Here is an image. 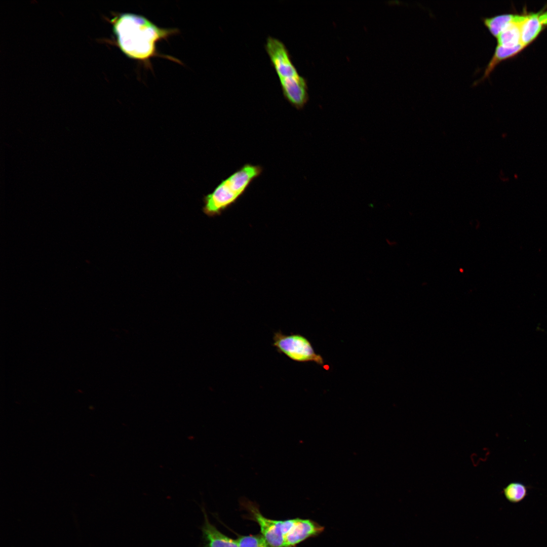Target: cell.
Returning a JSON list of instances; mask_svg holds the SVG:
<instances>
[{"mask_svg":"<svg viewBox=\"0 0 547 547\" xmlns=\"http://www.w3.org/2000/svg\"><path fill=\"white\" fill-rule=\"evenodd\" d=\"M540 13L524 15L520 23L521 44L525 47L534 41L542 30L543 25L539 18Z\"/></svg>","mask_w":547,"mask_h":547,"instance_id":"10","label":"cell"},{"mask_svg":"<svg viewBox=\"0 0 547 547\" xmlns=\"http://www.w3.org/2000/svg\"><path fill=\"white\" fill-rule=\"evenodd\" d=\"M265 49L279 80L299 76L296 68L291 59L289 51L280 40L268 36Z\"/></svg>","mask_w":547,"mask_h":547,"instance_id":"4","label":"cell"},{"mask_svg":"<svg viewBox=\"0 0 547 547\" xmlns=\"http://www.w3.org/2000/svg\"><path fill=\"white\" fill-rule=\"evenodd\" d=\"M503 493L510 502L518 503L523 500L527 495V488L524 484L514 482L509 483L503 489Z\"/></svg>","mask_w":547,"mask_h":547,"instance_id":"13","label":"cell"},{"mask_svg":"<svg viewBox=\"0 0 547 547\" xmlns=\"http://www.w3.org/2000/svg\"><path fill=\"white\" fill-rule=\"evenodd\" d=\"M324 527L309 520L295 518L290 530L284 536V547H295L308 538L323 531Z\"/></svg>","mask_w":547,"mask_h":547,"instance_id":"6","label":"cell"},{"mask_svg":"<svg viewBox=\"0 0 547 547\" xmlns=\"http://www.w3.org/2000/svg\"><path fill=\"white\" fill-rule=\"evenodd\" d=\"M113 32L121 51L128 57L139 60L154 53L155 43L170 30L158 27L142 16L124 13L113 20Z\"/></svg>","mask_w":547,"mask_h":547,"instance_id":"1","label":"cell"},{"mask_svg":"<svg viewBox=\"0 0 547 547\" xmlns=\"http://www.w3.org/2000/svg\"><path fill=\"white\" fill-rule=\"evenodd\" d=\"M525 48L521 44L511 48L497 45L493 55L485 68L483 75L474 83V85H477L488 79L495 67L500 62L514 57Z\"/></svg>","mask_w":547,"mask_h":547,"instance_id":"9","label":"cell"},{"mask_svg":"<svg viewBox=\"0 0 547 547\" xmlns=\"http://www.w3.org/2000/svg\"><path fill=\"white\" fill-rule=\"evenodd\" d=\"M202 511L204 521L201 531L204 547H239L237 539L230 538L219 531L210 522L204 508Z\"/></svg>","mask_w":547,"mask_h":547,"instance_id":"8","label":"cell"},{"mask_svg":"<svg viewBox=\"0 0 547 547\" xmlns=\"http://www.w3.org/2000/svg\"><path fill=\"white\" fill-rule=\"evenodd\" d=\"M523 18L511 23L502 30L496 37L497 45L511 48L521 44L520 23Z\"/></svg>","mask_w":547,"mask_h":547,"instance_id":"12","label":"cell"},{"mask_svg":"<svg viewBox=\"0 0 547 547\" xmlns=\"http://www.w3.org/2000/svg\"><path fill=\"white\" fill-rule=\"evenodd\" d=\"M272 345L280 354L300 363L313 362L323 366L322 356L316 353L310 342L299 334L286 335L280 330L274 333Z\"/></svg>","mask_w":547,"mask_h":547,"instance_id":"3","label":"cell"},{"mask_svg":"<svg viewBox=\"0 0 547 547\" xmlns=\"http://www.w3.org/2000/svg\"><path fill=\"white\" fill-rule=\"evenodd\" d=\"M241 503L249 512L252 520L258 524L261 534L270 547H284V539L280 528L279 520L265 517L256 503L247 499H242Z\"/></svg>","mask_w":547,"mask_h":547,"instance_id":"5","label":"cell"},{"mask_svg":"<svg viewBox=\"0 0 547 547\" xmlns=\"http://www.w3.org/2000/svg\"><path fill=\"white\" fill-rule=\"evenodd\" d=\"M524 15L503 14L489 17H483L482 21L490 34L495 38L508 25L521 20Z\"/></svg>","mask_w":547,"mask_h":547,"instance_id":"11","label":"cell"},{"mask_svg":"<svg viewBox=\"0 0 547 547\" xmlns=\"http://www.w3.org/2000/svg\"><path fill=\"white\" fill-rule=\"evenodd\" d=\"M237 540L239 547H270L261 534L238 535Z\"/></svg>","mask_w":547,"mask_h":547,"instance_id":"14","label":"cell"},{"mask_svg":"<svg viewBox=\"0 0 547 547\" xmlns=\"http://www.w3.org/2000/svg\"><path fill=\"white\" fill-rule=\"evenodd\" d=\"M539 18L543 25H547V11L540 13Z\"/></svg>","mask_w":547,"mask_h":547,"instance_id":"15","label":"cell"},{"mask_svg":"<svg viewBox=\"0 0 547 547\" xmlns=\"http://www.w3.org/2000/svg\"><path fill=\"white\" fill-rule=\"evenodd\" d=\"M262 172L263 167L259 165H244L204 197V213L210 217L220 215L237 202Z\"/></svg>","mask_w":547,"mask_h":547,"instance_id":"2","label":"cell"},{"mask_svg":"<svg viewBox=\"0 0 547 547\" xmlns=\"http://www.w3.org/2000/svg\"><path fill=\"white\" fill-rule=\"evenodd\" d=\"M285 98L297 109L303 108L308 99L306 81L301 76L280 80Z\"/></svg>","mask_w":547,"mask_h":547,"instance_id":"7","label":"cell"}]
</instances>
